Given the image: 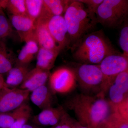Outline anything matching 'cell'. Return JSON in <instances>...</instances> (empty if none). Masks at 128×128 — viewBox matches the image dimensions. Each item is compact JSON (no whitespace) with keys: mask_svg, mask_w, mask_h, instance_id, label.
<instances>
[{"mask_svg":"<svg viewBox=\"0 0 128 128\" xmlns=\"http://www.w3.org/2000/svg\"><path fill=\"white\" fill-rule=\"evenodd\" d=\"M66 105L80 123L89 128H96L112 112L110 102L104 97L84 93L73 96Z\"/></svg>","mask_w":128,"mask_h":128,"instance_id":"obj_1","label":"cell"},{"mask_svg":"<svg viewBox=\"0 0 128 128\" xmlns=\"http://www.w3.org/2000/svg\"><path fill=\"white\" fill-rule=\"evenodd\" d=\"M70 49L73 59L80 64H99L108 56L121 53L115 48L102 30L86 34Z\"/></svg>","mask_w":128,"mask_h":128,"instance_id":"obj_2","label":"cell"},{"mask_svg":"<svg viewBox=\"0 0 128 128\" xmlns=\"http://www.w3.org/2000/svg\"><path fill=\"white\" fill-rule=\"evenodd\" d=\"M70 48L83 36L93 32L97 22L91 16L85 5L73 0L64 13Z\"/></svg>","mask_w":128,"mask_h":128,"instance_id":"obj_3","label":"cell"},{"mask_svg":"<svg viewBox=\"0 0 128 128\" xmlns=\"http://www.w3.org/2000/svg\"><path fill=\"white\" fill-rule=\"evenodd\" d=\"M128 0H103L96 17L97 23L105 27L116 28L128 20Z\"/></svg>","mask_w":128,"mask_h":128,"instance_id":"obj_4","label":"cell"},{"mask_svg":"<svg viewBox=\"0 0 128 128\" xmlns=\"http://www.w3.org/2000/svg\"><path fill=\"white\" fill-rule=\"evenodd\" d=\"M73 68L77 84L85 93L98 96L102 90L103 75L98 64H80Z\"/></svg>","mask_w":128,"mask_h":128,"instance_id":"obj_5","label":"cell"},{"mask_svg":"<svg viewBox=\"0 0 128 128\" xmlns=\"http://www.w3.org/2000/svg\"><path fill=\"white\" fill-rule=\"evenodd\" d=\"M98 65L103 75V80L100 93L98 96L105 97L117 76L128 70V58L121 53L112 54L105 57Z\"/></svg>","mask_w":128,"mask_h":128,"instance_id":"obj_6","label":"cell"},{"mask_svg":"<svg viewBox=\"0 0 128 128\" xmlns=\"http://www.w3.org/2000/svg\"><path fill=\"white\" fill-rule=\"evenodd\" d=\"M48 80L50 89L54 94H68L78 84L73 68L66 66L56 69L50 73Z\"/></svg>","mask_w":128,"mask_h":128,"instance_id":"obj_7","label":"cell"},{"mask_svg":"<svg viewBox=\"0 0 128 128\" xmlns=\"http://www.w3.org/2000/svg\"><path fill=\"white\" fill-rule=\"evenodd\" d=\"M30 92L27 90L8 87L0 90V114L12 112L26 103Z\"/></svg>","mask_w":128,"mask_h":128,"instance_id":"obj_8","label":"cell"},{"mask_svg":"<svg viewBox=\"0 0 128 128\" xmlns=\"http://www.w3.org/2000/svg\"><path fill=\"white\" fill-rule=\"evenodd\" d=\"M45 23L60 52L70 48L68 34L64 16H52Z\"/></svg>","mask_w":128,"mask_h":128,"instance_id":"obj_9","label":"cell"},{"mask_svg":"<svg viewBox=\"0 0 128 128\" xmlns=\"http://www.w3.org/2000/svg\"><path fill=\"white\" fill-rule=\"evenodd\" d=\"M50 74V71L35 67L28 72L19 88L32 92L38 88L46 85Z\"/></svg>","mask_w":128,"mask_h":128,"instance_id":"obj_10","label":"cell"},{"mask_svg":"<svg viewBox=\"0 0 128 128\" xmlns=\"http://www.w3.org/2000/svg\"><path fill=\"white\" fill-rule=\"evenodd\" d=\"M9 20L12 27L16 30L22 41H25L34 34L35 25L28 16L10 15Z\"/></svg>","mask_w":128,"mask_h":128,"instance_id":"obj_11","label":"cell"},{"mask_svg":"<svg viewBox=\"0 0 128 128\" xmlns=\"http://www.w3.org/2000/svg\"><path fill=\"white\" fill-rule=\"evenodd\" d=\"M34 34L39 48L59 51L54 40L49 32L45 22L37 21L35 24Z\"/></svg>","mask_w":128,"mask_h":128,"instance_id":"obj_12","label":"cell"},{"mask_svg":"<svg viewBox=\"0 0 128 128\" xmlns=\"http://www.w3.org/2000/svg\"><path fill=\"white\" fill-rule=\"evenodd\" d=\"M66 111L62 106L52 107L44 109L34 117L35 122L44 126H56Z\"/></svg>","mask_w":128,"mask_h":128,"instance_id":"obj_13","label":"cell"},{"mask_svg":"<svg viewBox=\"0 0 128 128\" xmlns=\"http://www.w3.org/2000/svg\"><path fill=\"white\" fill-rule=\"evenodd\" d=\"M25 42V45L16 60V66L28 65L33 60L39 50V46L34 34Z\"/></svg>","mask_w":128,"mask_h":128,"instance_id":"obj_14","label":"cell"},{"mask_svg":"<svg viewBox=\"0 0 128 128\" xmlns=\"http://www.w3.org/2000/svg\"><path fill=\"white\" fill-rule=\"evenodd\" d=\"M49 88L46 85L38 88L31 92L30 100L34 105L43 110L52 107V94Z\"/></svg>","mask_w":128,"mask_h":128,"instance_id":"obj_15","label":"cell"},{"mask_svg":"<svg viewBox=\"0 0 128 128\" xmlns=\"http://www.w3.org/2000/svg\"><path fill=\"white\" fill-rule=\"evenodd\" d=\"M60 52L42 48H39L37 54L36 67L50 71L54 66Z\"/></svg>","mask_w":128,"mask_h":128,"instance_id":"obj_16","label":"cell"},{"mask_svg":"<svg viewBox=\"0 0 128 128\" xmlns=\"http://www.w3.org/2000/svg\"><path fill=\"white\" fill-rule=\"evenodd\" d=\"M30 71L27 65L16 66L8 72L5 81L8 87L16 88L23 82L27 74Z\"/></svg>","mask_w":128,"mask_h":128,"instance_id":"obj_17","label":"cell"},{"mask_svg":"<svg viewBox=\"0 0 128 128\" xmlns=\"http://www.w3.org/2000/svg\"><path fill=\"white\" fill-rule=\"evenodd\" d=\"M73 0H43L44 9L51 16H62Z\"/></svg>","mask_w":128,"mask_h":128,"instance_id":"obj_18","label":"cell"},{"mask_svg":"<svg viewBox=\"0 0 128 128\" xmlns=\"http://www.w3.org/2000/svg\"><path fill=\"white\" fill-rule=\"evenodd\" d=\"M15 60L4 41L0 40V74L8 73L13 67Z\"/></svg>","mask_w":128,"mask_h":128,"instance_id":"obj_19","label":"cell"},{"mask_svg":"<svg viewBox=\"0 0 128 128\" xmlns=\"http://www.w3.org/2000/svg\"><path fill=\"white\" fill-rule=\"evenodd\" d=\"M28 105L25 103L12 112L0 114V128H10L19 116L25 111Z\"/></svg>","mask_w":128,"mask_h":128,"instance_id":"obj_20","label":"cell"},{"mask_svg":"<svg viewBox=\"0 0 128 128\" xmlns=\"http://www.w3.org/2000/svg\"><path fill=\"white\" fill-rule=\"evenodd\" d=\"M25 4L28 17L35 24L42 11L43 0H25Z\"/></svg>","mask_w":128,"mask_h":128,"instance_id":"obj_21","label":"cell"},{"mask_svg":"<svg viewBox=\"0 0 128 128\" xmlns=\"http://www.w3.org/2000/svg\"><path fill=\"white\" fill-rule=\"evenodd\" d=\"M100 124L106 128H128V120L115 112H111Z\"/></svg>","mask_w":128,"mask_h":128,"instance_id":"obj_22","label":"cell"},{"mask_svg":"<svg viewBox=\"0 0 128 128\" xmlns=\"http://www.w3.org/2000/svg\"><path fill=\"white\" fill-rule=\"evenodd\" d=\"M4 9L10 15L28 17L25 0H7Z\"/></svg>","mask_w":128,"mask_h":128,"instance_id":"obj_23","label":"cell"},{"mask_svg":"<svg viewBox=\"0 0 128 128\" xmlns=\"http://www.w3.org/2000/svg\"><path fill=\"white\" fill-rule=\"evenodd\" d=\"M12 26L2 9L0 11V40L4 41L12 33Z\"/></svg>","mask_w":128,"mask_h":128,"instance_id":"obj_24","label":"cell"},{"mask_svg":"<svg viewBox=\"0 0 128 128\" xmlns=\"http://www.w3.org/2000/svg\"><path fill=\"white\" fill-rule=\"evenodd\" d=\"M120 33L119 44L123 51L122 54L128 58V24L125 21L121 26Z\"/></svg>","mask_w":128,"mask_h":128,"instance_id":"obj_25","label":"cell"},{"mask_svg":"<svg viewBox=\"0 0 128 128\" xmlns=\"http://www.w3.org/2000/svg\"><path fill=\"white\" fill-rule=\"evenodd\" d=\"M113 84H114L124 94L128 95V70L118 74Z\"/></svg>","mask_w":128,"mask_h":128,"instance_id":"obj_26","label":"cell"},{"mask_svg":"<svg viewBox=\"0 0 128 128\" xmlns=\"http://www.w3.org/2000/svg\"><path fill=\"white\" fill-rule=\"evenodd\" d=\"M108 92L110 97V102L113 104L120 103L128 97V95L124 94L114 84L110 86Z\"/></svg>","mask_w":128,"mask_h":128,"instance_id":"obj_27","label":"cell"},{"mask_svg":"<svg viewBox=\"0 0 128 128\" xmlns=\"http://www.w3.org/2000/svg\"><path fill=\"white\" fill-rule=\"evenodd\" d=\"M81 124L65 112L58 124L54 128H75Z\"/></svg>","mask_w":128,"mask_h":128,"instance_id":"obj_28","label":"cell"},{"mask_svg":"<svg viewBox=\"0 0 128 128\" xmlns=\"http://www.w3.org/2000/svg\"><path fill=\"white\" fill-rule=\"evenodd\" d=\"M110 103L112 107V112L118 113L124 119L128 120V97L126 98L123 101L118 104H113L110 102Z\"/></svg>","mask_w":128,"mask_h":128,"instance_id":"obj_29","label":"cell"},{"mask_svg":"<svg viewBox=\"0 0 128 128\" xmlns=\"http://www.w3.org/2000/svg\"><path fill=\"white\" fill-rule=\"evenodd\" d=\"M32 111L29 105L10 128H22L32 116Z\"/></svg>","mask_w":128,"mask_h":128,"instance_id":"obj_30","label":"cell"},{"mask_svg":"<svg viewBox=\"0 0 128 128\" xmlns=\"http://www.w3.org/2000/svg\"><path fill=\"white\" fill-rule=\"evenodd\" d=\"M86 8L91 16L97 22L96 14L97 10L103 0H78Z\"/></svg>","mask_w":128,"mask_h":128,"instance_id":"obj_31","label":"cell"},{"mask_svg":"<svg viewBox=\"0 0 128 128\" xmlns=\"http://www.w3.org/2000/svg\"><path fill=\"white\" fill-rule=\"evenodd\" d=\"M8 86L3 77H0V90Z\"/></svg>","mask_w":128,"mask_h":128,"instance_id":"obj_32","label":"cell"},{"mask_svg":"<svg viewBox=\"0 0 128 128\" xmlns=\"http://www.w3.org/2000/svg\"><path fill=\"white\" fill-rule=\"evenodd\" d=\"M22 128H34V126H32V125H29V124H25Z\"/></svg>","mask_w":128,"mask_h":128,"instance_id":"obj_33","label":"cell"},{"mask_svg":"<svg viewBox=\"0 0 128 128\" xmlns=\"http://www.w3.org/2000/svg\"><path fill=\"white\" fill-rule=\"evenodd\" d=\"M96 128H105V127H104V126H103V125H102L101 124H99L97 126V127Z\"/></svg>","mask_w":128,"mask_h":128,"instance_id":"obj_34","label":"cell"},{"mask_svg":"<svg viewBox=\"0 0 128 128\" xmlns=\"http://www.w3.org/2000/svg\"><path fill=\"white\" fill-rule=\"evenodd\" d=\"M75 128H89L87 127H85V126H82L81 124H80L79 126H77Z\"/></svg>","mask_w":128,"mask_h":128,"instance_id":"obj_35","label":"cell"},{"mask_svg":"<svg viewBox=\"0 0 128 128\" xmlns=\"http://www.w3.org/2000/svg\"><path fill=\"white\" fill-rule=\"evenodd\" d=\"M0 77H2V75L1 74H0Z\"/></svg>","mask_w":128,"mask_h":128,"instance_id":"obj_36","label":"cell"},{"mask_svg":"<svg viewBox=\"0 0 128 128\" xmlns=\"http://www.w3.org/2000/svg\"><path fill=\"white\" fill-rule=\"evenodd\" d=\"M55 126H52V127H50V128H54V127H55Z\"/></svg>","mask_w":128,"mask_h":128,"instance_id":"obj_37","label":"cell"},{"mask_svg":"<svg viewBox=\"0 0 128 128\" xmlns=\"http://www.w3.org/2000/svg\"><path fill=\"white\" fill-rule=\"evenodd\" d=\"M2 9V7H1L0 6V11Z\"/></svg>","mask_w":128,"mask_h":128,"instance_id":"obj_38","label":"cell"}]
</instances>
